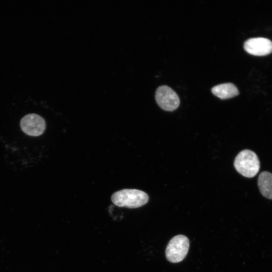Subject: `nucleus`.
Here are the masks:
<instances>
[{
    "label": "nucleus",
    "instance_id": "4",
    "mask_svg": "<svg viewBox=\"0 0 272 272\" xmlns=\"http://www.w3.org/2000/svg\"><path fill=\"white\" fill-rule=\"evenodd\" d=\"M155 99L158 105L166 111H173L180 104V99L176 93L167 86H161L157 88Z\"/></svg>",
    "mask_w": 272,
    "mask_h": 272
},
{
    "label": "nucleus",
    "instance_id": "7",
    "mask_svg": "<svg viewBox=\"0 0 272 272\" xmlns=\"http://www.w3.org/2000/svg\"><path fill=\"white\" fill-rule=\"evenodd\" d=\"M212 93L221 99L233 98L239 94L237 88L232 83H224L212 88Z\"/></svg>",
    "mask_w": 272,
    "mask_h": 272
},
{
    "label": "nucleus",
    "instance_id": "5",
    "mask_svg": "<svg viewBox=\"0 0 272 272\" xmlns=\"http://www.w3.org/2000/svg\"><path fill=\"white\" fill-rule=\"evenodd\" d=\"M20 126L24 133L33 137L42 134L46 127L43 118L35 113H30L24 116L21 120Z\"/></svg>",
    "mask_w": 272,
    "mask_h": 272
},
{
    "label": "nucleus",
    "instance_id": "2",
    "mask_svg": "<svg viewBox=\"0 0 272 272\" xmlns=\"http://www.w3.org/2000/svg\"><path fill=\"white\" fill-rule=\"evenodd\" d=\"M234 167L242 176L252 178L255 176L260 168V162L256 154L249 150H244L236 157Z\"/></svg>",
    "mask_w": 272,
    "mask_h": 272
},
{
    "label": "nucleus",
    "instance_id": "3",
    "mask_svg": "<svg viewBox=\"0 0 272 272\" xmlns=\"http://www.w3.org/2000/svg\"><path fill=\"white\" fill-rule=\"evenodd\" d=\"M189 247L188 238L183 235L173 237L169 242L166 249V257L172 263L181 261L187 255Z\"/></svg>",
    "mask_w": 272,
    "mask_h": 272
},
{
    "label": "nucleus",
    "instance_id": "6",
    "mask_svg": "<svg viewBox=\"0 0 272 272\" xmlns=\"http://www.w3.org/2000/svg\"><path fill=\"white\" fill-rule=\"evenodd\" d=\"M244 49L253 55H266L272 52V41L263 37L249 38L245 41Z\"/></svg>",
    "mask_w": 272,
    "mask_h": 272
},
{
    "label": "nucleus",
    "instance_id": "8",
    "mask_svg": "<svg viewBox=\"0 0 272 272\" xmlns=\"http://www.w3.org/2000/svg\"><path fill=\"white\" fill-rule=\"evenodd\" d=\"M257 184L261 194L272 199V174L267 171L261 172L258 177Z\"/></svg>",
    "mask_w": 272,
    "mask_h": 272
},
{
    "label": "nucleus",
    "instance_id": "1",
    "mask_svg": "<svg viewBox=\"0 0 272 272\" xmlns=\"http://www.w3.org/2000/svg\"><path fill=\"white\" fill-rule=\"evenodd\" d=\"M148 200L146 192L136 189H123L111 196V200L115 205L130 209L139 208L147 203Z\"/></svg>",
    "mask_w": 272,
    "mask_h": 272
}]
</instances>
